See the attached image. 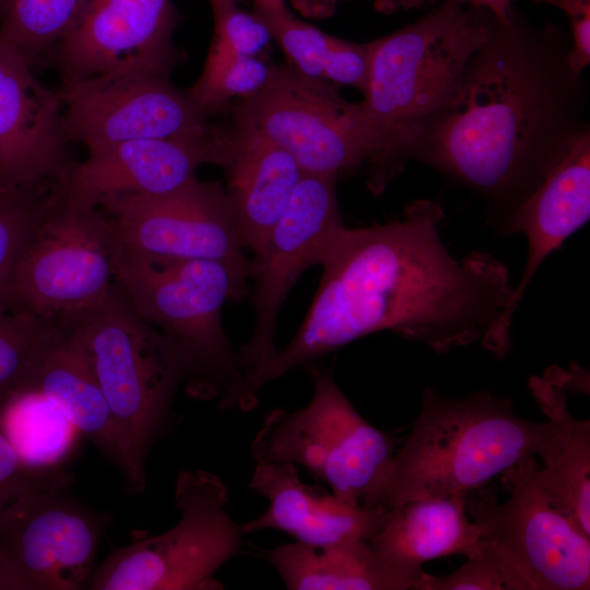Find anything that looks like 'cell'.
I'll return each instance as SVG.
<instances>
[{
  "label": "cell",
  "instance_id": "obj_18",
  "mask_svg": "<svg viewBox=\"0 0 590 590\" xmlns=\"http://www.w3.org/2000/svg\"><path fill=\"white\" fill-rule=\"evenodd\" d=\"M59 92L44 86L31 62L0 38V185L47 189L69 163Z\"/></svg>",
  "mask_w": 590,
  "mask_h": 590
},
{
  "label": "cell",
  "instance_id": "obj_3",
  "mask_svg": "<svg viewBox=\"0 0 590 590\" xmlns=\"http://www.w3.org/2000/svg\"><path fill=\"white\" fill-rule=\"evenodd\" d=\"M493 17L487 10L445 0L416 22L368 43V75L358 104L371 142L375 193L402 168L416 129L453 103Z\"/></svg>",
  "mask_w": 590,
  "mask_h": 590
},
{
  "label": "cell",
  "instance_id": "obj_39",
  "mask_svg": "<svg viewBox=\"0 0 590 590\" xmlns=\"http://www.w3.org/2000/svg\"><path fill=\"white\" fill-rule=\"evenodd\" d=\"M16 495L0 483V510L3 509Z\"/></svg>",
  "mask_w": 590,
  "mask_h": 590
},
{
  "label": "cell",
  "instance_id": "obj_6",
  "mask_svg": "<svg viewBox=\"0 0 590 590\" xmlns=\"http://www.w3.org/2000/svg\"><path fill=\"white\" fill-rule=\"evenodd\" d=\"M248 279L216 260L144 258L118 250L115 283L134 311L177 349L188 390L210 399L241 376L222 324L226 300L248 294Z\"/></svg>",
  "mask_w": 590,
  "mask_h": 590
},
{
  "label": "cell",
  "instance_id": "obj_5",
  "mask_svg": "<svg viewBox=\"0 0 590 590\" xmlns=\"http://www.w3.org/2000/svg\"><path fill=\"white\" fill-rule=\"evenodd\" d=\"M110 411L114 462L125 488H146L145 462L186 371L176 346L134 311L115 283L96 306L69 319Z\"/></svg>",
  "mask_w": 590,
  "mask_h": 590
},
{
  "label": "cell",
  "instance_id": "obj_36",
  "mask_svg": "<svg viewBox=\"0 0 590 590\" xmlns=\"http://www.w3.org/2000/svg\"><path fill=\"white\" fill-rule=\"evenodd\" d=\"M437 0H394V10L410 9L415 7H422L424 4H430ZM445 1V0H444ZM461 4L468 3V5L481 8L489 11L496 17L504 19L514 9L512 3L515 0H450ZM538 2L553 5L554 0H534Z\"/></svg>",
  "mask_w": 590,
  "mask_h": 590
},
{
  "label": "cell",
  "instance_id": "obj_1",
  "mask_svg": "<svg viewBox=\"0 0 590 590\" xmlns=\"http://www.w3.org/2000/svg\"><path fill=\"white\" fill-rule=\"evenodd\" d=\"M438 201H412L401 220L346 228L320 266L316 296L293 339L221 397L247 411L258 391L286 373L353 341L392 331L436 352L481 342L497 358L509 350L514 287L506 266L487 252L453 258L439 236Z\"/></svg>",
  "mask_w": 590,
  "mask_h": 590
},
{
  "label": "cell",
  "instance_id": "obj_11",
  "mask_svg": "<svg viewBox=\"0 0 590 590\" xmlns=\"http://www.w3.org/2000/svg\"><path fill=\"white\" fill-rule=\"evenodd\" d=\"M239 101L234 122L287 151L304 174L338 177L370 161L371 142L359 104L291 63L272 67L264 86Z\"/></svg>",
  "mask_w": 590,
  "mask_h": 590
},
{
  "label": "cell",
  "instance_id": "obj_37",
  "mask_svg": "<svg viewBox=\"0 0 590 590\" xmlns=\"http://www.w3.org/2000/svg\"><path fill=\"white\" fill-rule=\"evenodd\" d=\"M0 590H24L21 581L0 556Z\"/></svg>",
  "mask_w": 590,
  "mask_h": 590
},
{
  "label": "cell",
  "instance_id": "obj_22",
  "mask_svg": "<svg viewBox=\"0 0 590 590\" xmlns=\"http://www.w3.org/2000/svg\"><path fill=\"white\" fill-rule=\"evenodd\" d=\"M481 529L464 507V498L410 500L388 508L384 522L367 541L394 571L413 583L426 562L480 553Z\"/></svg>",
  "mask_w": 590,
  "mask_h": 590
},
{
  "label": "cell",
  "instance_id": "obj_8",
  "mask_svg": "<svg viewBox=\"0 0 590 590\" xmlns=\"http://www.w3.org/2000/svg\"><path fill=\"white\" fill-rule=\"evenodd\" d=\"M538 465L534 456L521 458L502 473L506 502L482 486L465 495V510L514 590H588L590 536L538 485Z\"/></svg>",
  "mask_w": 590,
  "mask_h": 590
},
{
  "label": "cell",
  "instance_id": "obj_29",
  "mask_svg": "<svg viewBox=\"0 0 590 590\" xmlns=\"http://www.w3.org/2000/svg\"><path fill=\"white\" fill-rule=\"evenodd\" d=\"M272 67L256 56H243L210 47L203 70L188 94L208 115L232 98L244 99L268 82Z\"/></svg>",
  "mask_w": 590,
  "mask_h": 590
},
{
  "label": "cell",
  "instance_id": "obj_21",
  "mask_svg": "<svg viewBox=\"0 0 590 590\" xmlns=\"http://www.w3.org/2000/svg\"><path fill=\"white\" fill-rule=\"evenodd\" d=\"M227 196L244 248L257 249L285 211L304 172L284 149L234 122L225 131Z\"/></svg>",
  "mask_w": 590,
  "mask_h": 590
},
{
  "label": "cell",
  "instance_id": "obj_31",
  "mask_svg": "<svg viewBox=\"0 0 590 590\" xmlns=\"http://www.w3.org/2000/svg\"><path fill=\"white\" fill-rule=\"evenodd\" d=\"M55 324L0 300V406L25 385Z\"/></svg>",
  "mask_w": 590,
  "mask_h": 590
},
{
  "label": "cell",
  "instance_id": "obj_40",
  "mask_svg": "<svg viewBox=\"0 0 590 590\" xmlns=\"http://www.w3.org/2000/svg\"><path fill=\"white\" fill-rule=\"evenodd\" d=\"M238 1V0H237ZM255 8H275L284 5V0H252Z\"/></svg>",
  "mask_w": 590,
  "mask_h": 590
},
{
  "label": "cell",
  "instance_id": "obj_33",
  "mask_svg": "<svg viewBox=\"0 0 590 590\" xmlns=\"http://www.w3.org/2000/svg\"><path fill=\"white\" fill-rule=\"evenodd\" d=\"M414 590H512L502 565L480 544V553L446 576L423 573L413 583Z\"/></svg>",
  "mask_w": 590,
  "mask_h": 590
},
{
  "label": "cell",
  "instance_id": "obj_38",
  "mask_svg": "<svg viewBox=\"0 0 590 590\" xmlns=\"http://www.w3.org/2000/svg\"><path fill=\"white\" fill-rule=\"evenodd\" d=\"M340 0H299V4L312 12L329 11L330 8ZM380 0H377V2Z\"/></svg>",
  "mask_w": 590,
  "mask_h": 590
},
{
  "label": "cell",
  "instance_id": "obj_10",
  "mask_svg": "<svg viewBox=\"0 0 590 590\" xmlns=\"http://www.w3.org/2000/svg\"><path fill=\"white\" fill-rule=\"evenodd\" d=\"M118 241L111 219L52 190L44 217L12 276L7 302L57 322L101 303L115 284Z\"/></svg>",
  "mask_w": 590,
  "mask_h": 590
},
{
  "label": "cell",
  "instance_id": "obj_25",
  "mask_svg": "<svg viewBox=\"0 0 590 590\" xmlns=\"http://www.w3.org/2000/svg\"><path fill=\"white\" fill-rule=\"evenodd\" d=\"M530 388L547 420L555 425L552 450L535 471L551 503L590 536V422L574 418L563 390L533 377Z\"/></svg>",
  "mask_w": 590,
  "mask_h": 590
},
{
  "label": "cell",
  "instance_id": "obj_28",
  "mask_svg": "<svg viewBox=\"0 0 590 590\" xmlns=\"http://www.w3.org/2000/svg\"><path fill=\"white\" fill-rule=\"evenodd\" d=\"M87 0H0V38L31 64L56 48Z\"/></svg>",
  "mask_w": 590,
  "mask_h": 590
},
{
  "label": "cell",
  "instance_id": "obj_13",
  "mask_svg": "<svg viewBox=\"0 0 590 590\" xmlns=\"http://www.w3.org/2000/svg\"><path fill=\"white\" fill-rule=\"evenodd\" d=\"M67 483L27 488L0 510V556L24 590H78L91 579L109 517L68 496Z\"/></svg>",
  "mask_w": 590,
  "mask_h": 590
},
{
  "label": "cell",
  "instance_id": "obj_4",
  "mask_svg": "<svg viewBox=\"0 0 590 590\" xmlns=\"http://www.w3.org/2000/svg\"><path fill=\"white\" fill-rule=\"evenodd\" d=\"M554 424L515 414L511 401L487 391L445 397L426 388L420 414L365 507L415 499L464 498L527 456L551 450Z\"/></svg>",
  "mask_w": 590,
  "mask_h": 590
},
{
  "label": "cell",
  "instance_id": "obj_32",
  "mask_svg": "<svg viewBox=\"0 0 590 590\" xmlns=\"http://www.w3.org/2000/svg\"><path fill=\"white\" fill-rule=\"evenodd\" d=\"M214 16L212 48L243 56H257L272 39L264 21L243 11L237 0H210Z\"/></svg>",
  "mask_w": 590,
  "mask_h": 590
},
{
  "label": "cell",
  "instance_id": "obj_9",
  "mask_svg": "<svg viewBox=\"0 0 590 590\" xmlns=\"http://www.w3.org/2000/svg\"><path fill=\"white\" fill-rule=\"evenodd\" d=\"M180 519L168 531L115 548L93 573V590L216 589L214 574L240 551L243 523L227 512L228 491L215 474L181 471L176 480Z\"/></svg>",
  "mask_w": 590,
  "mask_h": 590
},
{
  "label": "cell",
  "instance_id": "obj_14",
  "mask_svg": "<svg viewBox=\"0 0 590 590\" xmlns=\"http://www.w3.org/2000/svg\"><path fill=\"white\" fill-rule=\"evenodd\" d=\"M58 92L67 141L88 152L142 139H203L217 130L164 75H96L63 81Z\"/></svg>",
  "mask_w": 590,
  "mask_h": 590
},
{
  "label": "cell",
  "instance_id": "obj_23",
  "mask_svg": "<svg viewBox=\"0 0 590 590\" xmlns=\"http://www.w3.org/2000/svg\"><path fill=\"white\" fill-rule=\"evenodd\" d=\"M21 389L43 393L81 434L114 460L110 411L88 354L69 319L56 322Z\"/></svg>",
  "mask_w": 590,
  "mask_h": 590
},
{
  "label": "cell",
  "instance_id": "obj_15",
  "mask_svg": "<svg viewBox=\"0 0 590 590\" xmlns=\"http://www.w3.org/2000/svg\"><path fill=\"white\" fill-rule=\"evenodd\" d=\"M337 176L304 174L285 211L253 250L249 278L256 315L251 338L237 354L241 376L266 364L275 353L276 319L299 275L320 264L333 238L344 227Z\"/></svg>",
  "mask_w": 590,
  "mask_h": 590
},
{
  "label": "cell",
  "instance_id": "obj_26",
  "mask_svg": "<svg viewBox=\"0 0 590 590\" xmlns=\"http://www.w3.org/2000/svg\"><path fill=\"white\" fill-rule=\"evenodd\" d=\"M274 39L300 73L332 84L352 86L363 94L368 75L369 49L329 35L296 17L286 5L255 8Z\"/></svg>",
  "mask_w": 590,
  "mask_h": 590
},
{
  "label": "cell",
  "instance_id": "obj_12",
  "mask_svg": "<svg viewBox=\"0 0 590 590\" xmlns=\"http://www.w3.org/2000/svg\"><path fill=\"white\" fill-rule=\"evenodd\" d=\"M119 252L144 258L216 260L249 279L226 190L198 177L162 194H122L104 200Z\"/></svg>",
  "mask_w": 590,
  "mask_h": 590
},
{
  "label": "cell",
  "instance_id": "obj_41",
  "mask_svg": "<svg viewBox=\"0 0 590 590\" xmlns=\"http://www.w3.org/2000/svg\"><path fill=\"white\" fill-rule=\"evenodd\" d=\"M1 186V185H0Z\"/></svg>",
  "mask_w": 590,
  "mask_h": 590
},
{
  "label": "cell",
  "instance_id": "obj_2",
  "mask_svg": "<svg viewBox=\"0 0 590 590\" xmlns=\"http://www.w3.org/2000/svg\"><path fill=\"white\" fill-rule=\"evenodd\" d=\"M570 40L515 9L494 15L453 103L410 138L404 158L424 162L502 213L517 208L588 128L585 91L567 63Z\"/></svg>",
  "mask_w": 590,
  "mask_h": 590
},
{
  "label": "cell",
  "instance_id": "obj_34",
  "mask_svg": "<svg viewBox=\"0 0 590 590\" xmlns=\"http://www.w3.org/2000/svg\"><path fill=\"white\" fill-rule=\"evenodd\" d=\"M553 7L565 13L569 22L567 63L580 78L590 62V0H554Z\"/></svg>",
  "mask_w": 590,
  "mask_h": 590
},
{
  "label": "cell",
  "instance_id": "obj_16",
  "mask_svg": "<svg viewBox=\"0 0 590 590\" xmlns=\"http://www.w3.org/2000/svg\"><path fill=\"white\" fill-rule=\"evenodd\" d=\"M172 0H87L55 48L63 81L104 74L168 76L175 63Z\"/></svg>",
  "mask_w": 590,
  "mask_h": 590
},
{
  "label": "cell",
  "instance_id": "obj_30",
  "mask_svg": "<svg viewBox=\"0 0 590 590\" xmlns=\"http://www.w3.org/2000/svg\"><path fill=\"white\" fill-rule=\"evenodd\" d=\"M50 197L47 189L0 186V300L7 295L15 269L33 239Z\"/></svg>",
  "mask_w": 590,
  "mask_h": 590
},
{
  "label": "cell",
  "instance_id": "obj_20",
  "mask_svg": "<svg viewBox=\"0 0 590 590\" xmlns=\"http://www.w3.org/2000/svg\"><path fill=\"white\" fill-rule=\"evenodd\" d=\"M590 217V132L581 130L538 187L503 221L506 234L526 235L529 252L514 287L515 315L544 260Z\"/></svg>",
  "mask_w": 590,
  "mask_h": 590
},
{
  "label": "cell",
  "instance_id": "obj_35",
  "mask_svg": "<svg viewBox=\"0 0 590 590\" xmlns=\"http://www.w3.org/2000/svg\"><path fill=\"white\" fill-rule=\"evenodd\" d=\"M44 472L27 465L0 429V483L16 496L27 488L60 481L66 475Z\"/></svg>",
  "mask_w": 590,
  "mask_h": 590
},
{
  "label": "cell",
  "instance_id": "obj_7",
  "mask_svg": "<svg viewBox=\"0 0 590 590\" xmlns=\"http://www.w3.org/2000/svg\"><path fill=\"white\" fill-rule=\"evenodd\" d=\"M312 397L296 411L273 410L256 434V463L291 462L324 481L339 499L366 505L394 455L392 438L369 424L329 373L311 370Z\"/></svg>",
  "mask_w": 590,
  "mask_h": 590
},
{
  "label": "cell",
  "instance_id": "obj_27",
  "mask_svg": "<svg viewBox=\"0 0 590 590\" xmlns=\"http://www.w3.org/2000/svg\"><path fill=\"white\" fill-rule=\"evenodd\" d=\"M0 429L31 468L58 471L76 444L78 428L43 393L21 389L0 406Z\"/></svg>",
  "mask_w": 590,
  "mask_h": 590
},
{
  "label": "cell",
  "instance_id": "obj_19",
  "mask_svg": "<svg viewBox=\"0 0 590 590\" xmlns=\"http://www.w3.org/2000/svg\"><path fill=\"white\" fill-rule=\"evenodd\" d=\"M249 488L264 497L268 506L243 523L246 534L273 529L309 545L368 540L381 527L387 511L351 505L303 483L297 465L291 462L256 463Z\"/></svg>",
  "mask_w": 590,
  "mask_h": 590
},
{
  "label": "cell",
  "instance_id": "obj_24",
  "mask_svg": "<svg viewBox=\"0 0 590 590\" xmlns=\"http://www.w3.org/2000/svg\"><path fill=\"white\" fill-rule=\"evenodd\" d=\"M291 590H406L412 583L394 571L365 539L330 545L293 542L261 551Z\"/></svg>",
  "mask_w": 590,
  "mask_h": 590
},
{
  "label": "cell",
  "instance_id": "obj_17",
  "mask_svg": "<svg viewBox=\"0 0 590 590\" xmlns=\"http://www.w3.org/2000/svg\"><path fill=\"white\" fill-rule=\"evenodd\" d=\"M225 132L203 139H142L91 151L69 164L52 191L64 202L95 209L122 194H162L197 177L202 164L224 167L228 157Z\"/></svg>",
  "mask_w": 590,
  "mask_h": 590
}]
</instances>
